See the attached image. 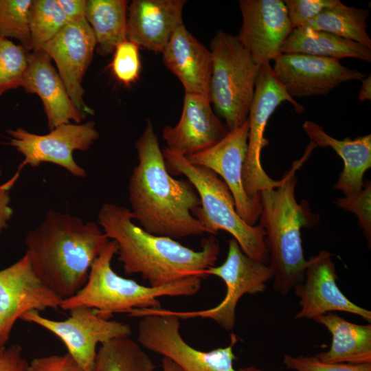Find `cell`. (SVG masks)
I'll return each mask as SVG.
<instances>
[{
	"label": "cell",
	"mask_w": 371,
	"mask_h": 371,
	"mask_svg": "<svg viewBox=\"0 0 371 371\" xmlns=\"http://www.w3.org/2000/svg\"><path fill=\"white\" fill-rule=\"evenodd\" d=\"M135 148L138 163L128 186L134 221L149 234L174 240L207 234L192 215L201 206L196 190L188 180H177L170 175L148 120Z\"/></svg>",
	"instance_id": "6da1fadb"
},
{
	"label": "cell",
	"mask_w": 371,
	"mask_h": 371,
	"mask_svg": "<svg viewBox=\"0 0 371 371\" xmlns=\"http://www.w3.org/2000/svg\"><path fill=\"white\" fill-rule=\"evenodd\" d=\"M98 221L107 237L116 243L124 273L139 274L151 286L192 276L205 279L220 253L214 235L203 238L201 249L195 251L170 238L146 232L135 223L128 208L114 203L101 206Z\"/></svg>",
	"instance_id": "7a4b0ae2"
},
{
	"label": "cell",
	"mask_w": 371,
	"mask_h": 371,
	"mask_svg": "<svg viewBox=\"0 0 371 371\" xmlns=\"http://www.w3.org/2000/svg\"><path fill=\"white\" fill-rule=\"evenodd\" d=\"M110 240L97 223L49 210L27 233L25 254L36 276L65 300L85 286L94 260Z\"/></svg>",
	"instance_id": "3957f363"
},
{
	"label": "cell",
	"mask_w": 371,
	"mask_h": 371,
	"mask_svg": "<svg viewBox=\"0 0 371 371\" xmlns=\"http://www.w3.org/2000/svg\"><path fill=\"white\" fill-rule=\"evenodd\" d=\"M313 148L308 145L304 156L294 162L279 186L260 193L259 221L266 233L273 286L283 295H287L304 278L307 260L304 256L301 228L313 223L314 218L308 203H298L295 199V172Z\"/></svg>",
	"instance_id": "277c9868"
},
{
	"label": "cell",
	"mask_w": 371,
	"mask_h": 371,
	"mask_svg": "<svg viewBox=\"0 0 371 371\" xmlns=\"http://www.w3.org/2000/svg\"><path fill=\"white\" fill-rule=\"evenodd\" d=\"M117 244L110 240L94 260L85 286L74 296L63 300L60 308L70 311L84 306L109 319L114 313H129L136 308H159L163 296H190L201 289L202 278L192 276L161 286H144L117 274L111 261Z\"/></svg>",
	"instance_id": "5b68a950"
},
{
	"label": "cell",
	"mask_w": 371,
	"mask_h": 371,
	"mask_svg": "<svg viewBox=\"0 0 371 371\" xmlns=\"http://www.w3.org/2000/svg\"><path fill=\"white\" fill-rule=\"evenodd\" d=\"M170 173L183 175L192 183L201 201L192 215L210 235L219 230L229 232L248 256L268 265L269 254L265 231L259 224H247L238 214L233 196L223 180L210 169L191 164L186 157L163 150Z\"/></svg>",
	"instance_id": "8992f818"
},
{
	"label": "cell",
	"mask_w": 371,
	"mask_h": 371,
	"mask_svg": "<svg viewBox=\"0 0 371 371\" xmlns=\"http://www.w3.org/2000/svg\"><path fill=\"white\" fill-rule=\"evenodd\" d=\"M212 69L209 98L225 120L227 130L242 125L249 116L260 66L238 36L218 30L210 42Z\"/></svg>",
	"instance_id": "52a82bcc"
},
{
	"label": "cell",
	"mask_w": 371,
	"mask_h": 371,
	"mask_svg": "<svg viewBox=\"0 0 371 371\" xmlns=\"http://www.w3.org/2000/svg\"><path fill=\"white\" fill-rule=\"evenodd\" d=\"M128 315L141 317L137 342L142 347L168 358L183 371H260L253 366L234 368L236 356L233 348L238 338L233 333L227 347L201 351L186 342L179 332L180 319L166 309L136 308Z\"/></svg>",
	"instance_id": "ba28073f"
},
{
	"label": "cell",
	"mask_w": 371,
	"mask_h": 371,
	"mask_svg": "<svg viewBox=\"0 0 371 371\" xmlns=\"http://www.w3.org/2000/svg\"><path fill=\"white\" fill-rule=\"evenodd\" d=\"M284 102L301 113L304 107L291 97L276 78L269 63L260 66L254 99L249 109L248 150L243 169V183L247 196H260L266 190L279 186L281 179H272L264 170L260 161L262 150L269 144L265 131L269 117Z\"/></svg>",
	"instance_id": "9c48e42d"
},
{
	"label": "cell",
	"mask_w": 371,
	"mask_h": 371,
	"mask_svg": "<svg viewBox=\"0 0 371 371\" xmlns=\"http://www.w3.org/2000/svg\"><path fill=\"white\" fill-rule=\"evenodd\" d=\"M6 133L8 144L23 157L20 168L50 163L79 178L86 177L87 172L74 160L73 153L75 150H87L99 137L93 121L63 124L45 135L32 133L22 128L8 129Z\"/></svg>",
	"instance_id": "30bf717a"
},
{
	"label": "cell",
	"mask_w": 371,
	"mask_h": 371,
	"mask_svg": "<svg viewBox=\"0 0 371 371\" xmlns=\"http://www.w3.org/2000/svg\"><path fill=\"white\" fill-rule=\"evenodd\" d=\"M208 276H216L225 282L227 288L224 299L217 306L201 311L167 312L181 319L195 317L214 320L226 330L233 329L236 322V308L240 297L246 294L262 293L266 283L273 279L269 265L246 255L233 238L229 240L228 252L220 266L207 270Z\"/></svg>",
	"instance_id": "8fae6325"
},
{
	"label": "cell",
	"mask_w": 371,
	"mask_h": 371,
	"mask_svg": "<svg viewBox=\"0 0 371 371\" xmlns=\"http://www.w3.org/2000/svg\"><path fill=\"white\" fill-rule=\"evenodd\" d=\"M69 311L70 315L63 321L45 317L36 311L25 313L20 319L55 335L85 371L92 370L98 344L132 333L128 324L102 318L91 308L78 306Z\"/></svg>",
	"instance_id": "7c38bea8"
},
{
	"label": "cell",
	"mask_w": 371,
	"mask_h": 371,
	"mask_svg": "<svg viewBox=\"0 0 371 371\" xmlns=\"http://www.w3.org/2000/svg\"><path fill=\"white\" fill-rule=\"evenodd\" d=\"M249 120L228 133L212 146L186 159L192 164L207 168L220 176L229 188L240 217L256 225L261 214L260 196L250 198L243 183V169L248 150Z\"/></svg>",
	"instance_id": "4fadbf2b"
},
{
	"label": "cell",
	"mask_w": 371,
	"mask_h": 371,
	"mask_svg": "<svg viewBox=\"0 0 371 371\" xmlns=\"http://www.w3.org/2000/svg\"><path fill=\"white\" fill-rule=\"evenodd\" d=\"M62 299L35 273L28 256L0 271V346L10 339L17 319L30 311L57 309Z\"/></svg>",
	"instance_id": "5bb4252c"
},
{
	"label": "cell",
	"mask_w": 371,
	"mask_h": 371,
	"mask_svg": "<svg viewBox=\"0 0 371 371\" xmlns=\"http://www.w3.org/2000/svg\"><path fill=\"white\" fill-rule=\"evenodd\" d=\"M274 63L276 78L293 98L326 95L344 82L366 77L331 58L282 54Z\"/></svg>",
	"instance_id": "9a60e30c"
},
{
	"label": "cell",
	"mask_w": 371,
	"mask_h": 371,
	"mask_svg": "<svg viewBox=\"0 0 371 371\" xmlns=\"http://www.w3.org/2000/svg\"><path fill=\"white\" fill-rule=\"evenodd\" d=\"M96 47L94 34L86 19L69 21L51 41L42 47L56 65L67 93L85 117L94 111L84 100L82 80Z\"/></svg>",
	"instance_id": "2e32d148"
},
{
	"label": "cell",
	"mask_w": 371,
	"mask_h": 371,
	"mask_svg": "<svg viewBox=\"0 0 371 371\" xmlns=\"http://www.w3.org/2000/svg\"><path fill=\"white\" fill-rule=\"evenodd\" d=\"M243 22L238 38L258 65L275 60L293 27L281 0H240Z\"/></svg>",
	"instance_id": "e0dca14e"
},
{
	"label": "cell",
	"mask_w": 371,
	"mask_h": 371,
	"mask_svg": "<svg viewBox=\"0 0 371 371\" xmlns=\"http://www.w3.org/2000/svg\"><path fill=\"white\" fill-rule=\"evenodd\" d=\"M332 258L330 252L322 250L307 260L304 280L293 288L300 306L295 318L315 319L329 312L344 311L370 323L371 312L350 301L337 286Z\"/></svg>",
	"instance_id": "ac0fdd59"
},
{
	"label": "cell",
	"mask_w": 371,
	"mask_h": 371,
	"mask_svg": "<svg viewBox=\"0 0 371 371\" xmlns=\"http://www.w3.org/2000/svg\"><path fill=\"white\" fill-rule=\"evenodd\" d=\"M210 103L207 96L185 93L179 122L162 130L167 149L187 157L212 146L228 133Z\"/></svg>",
	"instance_id": "d6986e66"
},
{
	"label": "cell",
	"mask_w": 371,
	"mask_h": 371,
	"mask_svg": "<svg viewBox=\"0 0 371 371\" xmlns=\"http://www.w3.org/2000/svg\"><path fill=\"white\" fill-rule=\"evenodd\" d=\"M52 61L43 49L30 50L21 86L25 92L36 94L43 102L50 131L71 121L81 123L85 119L72 102Z\"/></svg>",
	"instance_id": "ffe728a7"
},
{
	"label": "cell",
	"mask_w": 371,
	"mask_h": 371,
	"mask_svg": "<svg viewBox=\"0 0 371 371\" xmlns=\"http://www.w3.org/2000/svg\"><path fill=\"white\" fill-rule=\"evenodd\" d=\"M185 0H133L127 12V40L155 52H162L183 23Z\"/></svg>",
	"instance_id": "44dd1931"
},
{
	"label": "cell",
	"mask_w": 371,
	"mask_h": 371,
	"mask_svg": "<svg viewBox=\"0 0 371 371\" xmlns=\"http://www.w3.org/2000/svg\"><path fill=\"white\" fill-rule=\"evenodd\" d=\"M161 53L165 65L178 78L185 93L209 98L212 69L211 52L183 23L175 30Z\"/></svg>",
	"instance_id": "7402d4cb"
},
{
	"label": "cell",
	"mask_w": 371,
	"mask_h": 371,
	"mask_svg": "<svg viewBox=\"0 0 371 371\" xmlns=\"http://www.w3.org/2000/svg\"><path fill=\"white\" fill-rule=\"evenodd\" d=\"M302 128L315 146L330 147L344 161V169L335 185L345 196L354 194L363 187V175L371 168V135L355 139H335L312 121L306 120Z\"/></svg>",
	"instance_id": "603a6c76"
},
{
	"label": "cell",
	"mask_w": 371,
	"mask_h": 371,
	"mask_svg": "<svg viewBox=\"0 0 371 371\" xmlns=\"http://www.w3.org/2000/svg\"><path fill=\"white\" fill-rule=\"evenodd\" d=\"M325 326L332 335L330 348L316 357L330 363H371V324L350 322L333 312L314 319Z\"/></svg>",
	"instance_id": "cb8c5ba5"
},
{
	"label": "cell",
	"mask_w": 371,
	"mask_h": 371,
	"mask_svg": "<svg viewBox=\"0 0 371 371\" xmlns=\"http://www.w3.org/2000/svg\"><path fill=\"white\" fill-rule=\"evenodd\" d=\"M282 54H301L339 60L355 58L371 62L370 49L331 33L306 27L292 30L284 43Z\"/></svg>",
	"instance_id": "d4e9b609"
},
{
	"label": "cell",
	"mask_w": 371,
	"mask_h": 371,
	"mask_svg": "<svg viewBox=\"0 0 371 371\" xmlns=\"http://www.w3.org/2000/svg\"><path fill=\"white\" fill-rule=\"evenodd\" d=\"M127 5L125 0H87L85 19L94 34L98 54H113L127 40Z\"/></svg>",
	"instance_id": "484cf974"
},
{
	"label": "cell",
	"mask_w": 371,
	"mask_h": 371,
	"mask_svg": "<svg viewBox=\"0 0 371 371\" xmlns=\"http://www.w3.org/2000/svg\"><path fill=\"white\" fill-rule=\"evenodd\" d=\"M369 14L368 9L346 6L340 2L321 12L303 27L331 33L371 49L366 23Z\"/></svg>",
	"instance_id": "4316f807"
},
{
	"label": "cell",
	"mask_w": 371,
	"mask_h": 371,
	"mask_svg": "<svg viewBox=\"0 0 371 371\" xmlns=\"http://www.w3.org/2000/svg\"><path fill=\"white\" fill-rule=\"evenodd\" d=\"M155 368L142 346L129 336L101 344L91 371H155Z\"/></svg>",
	"instance_id": "83f0119b"
},
{
	"label": "cell",
	"mask_w": 371,
	"mask_h": 371,
	"mask_svg": "<svg viewBox=\"0 0 371 371\" xmlns=\"http://www.w3.org/2000/svg\"><path fill=\"white\" fill-rule=\"evenodd\" d=\"M68 22L57 0H32L28 12L31 50L41 49Z\"/></svg>",
	"instance_id": "f1b7e54d"
},
{
	"label": "cell",
	"mask_w": 371,
	"mask_h": 371,
	"mask_svg": "<svg viewBox=\"0 0 371 371\" xmlns=\"http://www.w3.org/2000/svg\"><path fill=\"white\" fill-rule=\"evenodd\" d=\"M30 52L21 44L0 38V98L8 91L21 87Z\"/></svg>",
	"instance_id": "f546056e"
},
{
	"label": "cell",
	"mask_w": 371,
	"mask_h": 371,
	"mask_svg": "<svg viewBox=\"0 0 371 371\" xmlns=\"http://www.w3.org/2000/svg\"><path fill=\"white\" fill-rule=\"evenodd\" d=\"M32 0H0V38H14L31 50L28 12Z\"/></svg>",
	"instance_id": "4dcf8cb0"
},
{
	"label": "cell",
	"mask_w": 371,
	"mask_h": 371,
	"mask_svg": "<svg viewBox=\"0 0 371 371\" xmlns=\"http://www.w3.org/2000/svg\"><path fill=\"white\" fill-rule=\"evenodd\" d=\"M139 49L136 44L126 40L119 44L113 52L111 71L117 80L125 85L138 79L141 69Z\"/></svg>",
	"instance_id": "1f68e13d"
},
{
	"label": "cell",
	"mask_w": 371,
	"mask_h": 371,
	"mask_svg": "<svg viewBox=\"0 0 371 371\" xmlns=\"http://www.w3.org/2000/svg\"><path fill=\"white\" fill-rule=\"evenodd\" d=\"M335 203L339 207L355 214L359 226L363 230L369 248L371 243V183L366 181L362 189L352 195L337 198Z\"/></svg>",
	"instance_id": "d6a6232c"
},
{
	"label": "cell",
	"mask_w": 371,
	"mask_h": 371,
	"mask_svg": "<svg viewBox=\"0 0 371 371\" xmlns=\"http://www.w3.org/2000/svg\"><path fill=\"white\" fill-rule=\"evenodd\" d=\"M283 363L286 368L295 371H371V363H330L320 361L316 356L285 355Z\"/></svg>",
	"instance_id": "836d02e7"
},
{
	"label": "cell",
	"mask_w": 371,
	"mask_h": 371,
	"mask_svg": "<svg viewBox=\"0 0 371 371\" xmlns=\"http://www.w3.org/2000/svg\"><path fill=\"white\" fill-rule=\"evenodd\" d=\"M293 29L303 27L310 20L341 1L339 0H284Z\"/></svg>",
	"instance_id": "e575fe53"
},
{
	"label": "cell",
	"mask_w": 371,
	"mask_h": 371,
	"mask_svg": "<svg viewBox=\"0 0 371 371\" xmlns=\"http://www.w3.org/2000/svg\"><path fill=\"white\" fill-rule=\"evenodd\" d=\"M27 371H85L69 354L36 357L28 363Z\"/></svg>",
	"instance_id": "d590c367"
},
{
	"label": "cell",
	"mask_w": 371,
	"mask_h": 371,
	"mask_svg": "<svg viewBox=\"0 0 371 371\" xmlns=\"http://www.w3.org/2000/svg\"><path fill=\"white\" fill-rule=\"evenodd\" d=\"M27 367L20 345H11L0 353V371H27Z\"/></svg>",
	"instance_id": "8d00e7d4"
},
{
	"label": "cell",
	"mask_w": 371,
	"mask_h": 371,
	"mask_svg": "<svg viewBox=\"0 0 371 371\" xmlns=\"http://www.w3.org/2000/svg\"><path fill=\"white\" fill-rule=\"evenodd\" d=\"M19 174L2 185H0V234L8 228V223L13 215L10 207V190L16 181Z\"/></svg>",
	"instance_id": "74e56055"
},
{
	"label": "cell",
	"mask_w": 371,
	"mask_h": 371,
	"mask_svg": "<svg viewBox=\"0 0 371 371\" xmlns=\"http://www.w3.org/2000/svg\"><path fill=\"white\" fill-rule=\"evenodd\" d=\"M69 22L85 19L87 0H57Z\"/></svg>",
	"instance_id": "f35d334b"
},
{
	"label": "cell",
	"mask_w": 371,
	"mask_h": 371,
	"mask_svg": "<svg viewBox=\"0 0 371 371\" xmlns=\"http://www.w3.org/2000/svg\"><path fill=\"white\" fill-rule=\"evenodd\" d=\"M361 87L359 93L358 98L360 101L371 100V75L363 78L361 80Z\"/></svg>",
	"instance_id": "ab89813d"
},
{
	"label": "cell",
	"mask_w": 371,
	"mask_h": 371,
	"mask_svg": "<svg viewBox=\"0 0 371 371\" xmlns=\"http://www.w3.org/2000/svg\"><path fill=\"white\" fill-rule=\"evenodd\" d=\"M161 368V371H183L176 363L166 357L162 359Z\"/></svg>",
	"instance_id": "60d3db41"
},
{
	"label": "cell",
	"mask_w": 371,
	"mask_h": 371,
	"mask_svg": "<svg viewBox=\"0 0 371 371\" xmlns=\"http://www.w3.org/2000/svg\"><path fill=\"white\" fill-rule=\"evenodd\" d=\"M4 348H2V347L0 346V353L3 350Z\"/></svg>",
	"instance_id": "b9f144b4"
},
{
	"label": "cell",
	"mask_w": 371,
	"mask_h": 371,
	"mask_svg": "<svg viewBox=\"0 0 371 371\" xmlns=\"http://www.w3.org/2000/svg\"><path fill=\"white\" fill-rule=\"evenodd\" d=\"M1 175H2V171H1V170L0 169V178H1Z\"/></svg>",
	"instance_id": "7bdbcfd3"
}]
</instances>
